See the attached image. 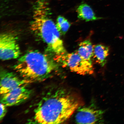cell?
Returning a JSON list of instances; mask_svg holds the SVG:
<instances>
[{"label":"cell","mask_w":124,"mask_h":124,"mask_svg":"<svg viewBox=\"0 0 124 124\" xmlns=\"http://www.w3.org/2000/svg\"><path fill=\"white\" fill-rule=\"evenodd\" d=\"M104 112L102 110L91 106L79 108L75 116L78 124H94L103 120Z\"/></svg>","instance_id":"52a82bcc"},{"label":"cell","mask_w":124,"mask_h":124,"mask_svg":"<svg viewBox=\"0 0 124 124\" xmlns=\"http://www.w3.org/2000/svg\"><path fill=\"white\" fill-rule=\"evenodd\" d=\"M78 17L79 19L86 22L96 21L99 19L90 6L86 3H82L77 9Z\"/></svg>","instance_id":"30bf717a"},{"label":"cell","mask_w":124,"mask_h":124,"mask_svg":"<svg viewBox=\"0 0 124 124\" xmlns=\"http://www.w3.org/2000/svg\"><path fill=\"white\" fill-rule=\"evenodd\" d=\"M80 104L76 97L61 90L48 93L37 104L29 123H63L78 109Z\"/></svg>","instance_id":"6da1fadb"},{"label":"cell","mask_w":124,"mask_h":124,"mask_svg":"<svg viewBox=\"0 0 124 124\" xmlns=\"http://www.w3.org/2000/svg\"><path fill=\"white\" fill-rule=\"evenodd\" d=\"M65 67L80 75L92 74L93 72L92 63L84 59L77 51L64 54L55 60Z\"/></svg>","instance_id":"277c9868"},{"label":"cell","mask_w":124,"mask_h":124,"mask_svg":"<svg viewBox=\"0 0 124 124\" xmlns=\"http://www.w3.org/2000/svg\"><path fill=\"white\" fill-rule=\"evenodd\" d=\"M47 4L39 1L34 10L30 28L55 55V59L67 53L60 34L50 16Z\"/></svg>","instance_id":"7a4b0ae2"},{"label":"cell","mask_w":124,"mask_h":124,"mask_svg":"<svg viewBox=\"0 0 124 124\" xmlns=\"http://www.w3.org/2000/svg\"><path fill=\"white\" fill-rule=\"evenodd\" d=\"M109 51V48L107 46L101 44L96 45L93 46V58L97 63L103 67L107 62Z\"/></svg>","instance_id":"9c48e42d"},{"label":"cell","mask_w":124,"mask_h":124,"mask_svg":"<svg viewBox=\"0 0 124 124\" xmlns=\"http://www.w3.org/2000/svg\"><path fill=\"white\" fill-rule=\"evenodd\" d=\"M7 106L4 104L0 103V120H2L5 116L7 113V109L6 107Z\"/></svg>","instance_id":"4fadbf2b"},{"label":"cell","mask_w":124,"mask_h":124,"mask_svg":"<svg viewBox=\"0 0 124 124\" xmlns=\"http://www.w3.org/2000/svg\"><path fill=\"white\" fill-rule=\"evenodd\" d=\"M50 58L37 51H29L18 59L14 70L30 83L41 82L49 78L56 69Z\"/></svg>","instance_id":"3957f363"},{"label":"cell","mask_w":124,"mask_h":124,"mask_svg":"<svg viewBox=\"0 0 124 124\" xmlns=\"http://www.w3.org/2000/svg\"><path fill=\"white\" fill-rule=\"evenodd\" d=\"M31 94V91L23 85L2 95L1 102L7 107L18 105L27 100Z\"/></svg>","instance_id":"8992f818"},{"label":"cell","mask_w":124,"mask_h":124,"mask_svg":"<svg viewBox=\"0 0 124 124\" xmlns=\"http://www.w3.org/2000/svg\"><path fill=\"white\" fill-rule=\"evenodd\" d=\"M93 46L89 40L82 42L79 45L78 53L85 60L92 62Z\"/></svg>","instance_id":"8fae6325"},{"label":"cell","mask_w":124,"mask_h":124,"mask_svg":"<svg viewBox=\"0 0 124 124\" xmlns=\"http://www.w3.org/2000/svg\"><path fill=\"white\" fill-rule=\"evenodd\" d=\"M30 83L23 78H20L13 72L5 70L0 71V92L2 95L18 87Z\"/></svg>","instance_id":"ba28073f"},{"label":"cell","mask_w":124,"mask_h":124,"mask_svg":"<svg viewBox=\"0 0 124 124\" xmlns=\"http://www.w3.org/2000/svg\"><path fill=\"white\" fill-rule=\"evenodd\" d=\"M21 54L17 39L13 34L4 33L0 36V58L2 61L17 58Z\"/></svg>","instance_id":"5b68a950"},{"label":"cell","mask_w":124,"mask_h":124,"mask_svg":"<svg viewBox=\"0 0 124 124\" xmlns=\"http://www.w3.org/2000/svg\"><path fill=\"white\" fill-rule=\"evenodd\" d=\"M56 26L61 35H64L68 31L71 24L64 17L60 16L57 18Z\"/></svg>","instance_id":"7c38bea8"}]
</instances>
